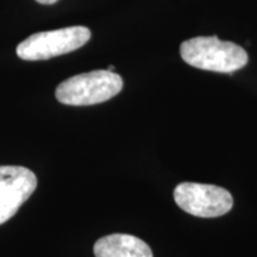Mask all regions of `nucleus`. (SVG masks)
Instances as JSON below:
<instances>
[{
  "label": "nucleus",
  "instance_id": "obj_6",
  "mask_svg": "<svg viewBox=\"0 0 257 257\" xmlns=\"http://www.w3.org/2000/svg\"><path fill=\"white\" fill-rule=\"evenodd\" d=\"M93 250L95 257H153L152 249L144 240L125 233L101 237Z\"/></svg>",
  "mask_w": 257,
  "mask_h": 257
},
{
  "label": "nucleus",
  "instance_id": "obj_7",
  "mask_svg": "<svg viewBox=\"0 0 257 257\" xmlns=\"http://www.w3.org/2000/svg\"><path fill=\"white\" fill-rule=\"evenodd\" d=\"M37 3H40V4H44V5H50V4H54V3H56L57 0H36Z\"/></svg>",
  "mask_w": 257,
  "mask_h": 257
},
{
  "label": "nucleus",
  "instance_id": "obj_5",
  "mask_svg": "<svg viewBox=\"0 0 257 257\" xmlns=\"http://www.w3.org/2000/svg\"><path fill=\"white\" fill-rule=\"evenodd\" d=\"M37 187L34 172L22 166H0V225L11 219Z\"/></svg>",
  "mask_w": 257,
  "mask_h": 257
},
{
  "label": "nucleus",
  "instance_id": "obj_3",
  "mask_svg": "<svg viewBox=\"0 0 257 257\" xmlns=\"http://www.w3.org/2000/svg\"><path fill=\"white\" fill-rule=\"evenodd\" d=\"M91 38L85 27H69L31 35L18 44L17 55L25 61L49 60L79 49Z\"/></svg>",
  "mask_w": 257,
  "mask_h": 257
},
{
  "label": "nucleus",
  "instance_id": "obj_2",
  "mask_svg": "<svg viewBox=\"0 0 257 257\" xmlns=\"http://www.w3.org/2000/svg\"><path fill=\"white\" fill-rule=\"evenodd\" d=\"M123 79L114 72L93 70L72 76L57 86L55 95L61 104L88 106L110 100L121 91Z\"/></svg>",
  "mask_w": 257,
  "mask_h": 257
},
{
  "label": "nucleus",
  "instance_id": "obj_8",
  "mask_svg": "<svg viewBox=\"0 0 257 257\" xmlns=\"http://www.w3.org/2000/svg\"><path fill=\"white\" fill-rule=\"evenodd\" d=\"M107 70H108V72H113L114 67H113V66H110V67H108V68H107Z\"/></svg>",
  "mask_w": 257,
  "mask_h": 257
},
{
  "label": "nucleus",
  "instance_id": "obj_1",
  "mask_svg": "<svg viewBox=\"0 0 257 257\" xmlns=\"http://www.w3.org/2000/svg\"><path fill=\"white\" fill-rule=\"evenodd\" d=\"M182 60L189 66L217 73H233L249 61L246 51L232 42L220 41L217 36L194 37L180 47Z\"/></svg>",
  "mask_w": 257,
  "mask_h": 257
},
{
  "label": "nucleus",
  "instance_id": "obj_4",
  "mask_svg": "<svg viewBox=\"0 0 257 257\" xmlns=\"http://www.w3.org/2000/svg\"><path fill=\"white\" fill-rule=\"evenodd\" d=\"M174 200L181 210L200 218L224 216L233 205L232 195L226 189L195 182H182L176 186Z\"/></svg>",
  "mask_w": 257,
  "mask_h": 257
}]
</instances>
